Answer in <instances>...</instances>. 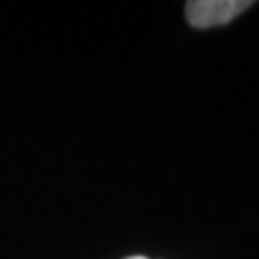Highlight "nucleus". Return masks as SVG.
I'll return each instance as SVG.
<instances>
[{"mask_svg": "<svg viewBox=\"0 0 259 259\" xmlns=\"http://www.w3.org/2000/svg\"><path fill=\"white\" fill-rule=\"evenodd\" d=\"M127 259H147V257H127Z\"/></svg>", "mask_w": 259, "mask_h": 259, "instance_id": "nucleus-2", "label": "nucleus"}, {"mask_svg": "<svg viewBox=\"0 0 259 259\" xmlns=\"http://www.w3.org/2000/svg\"><path fill=\"white\" fill-rule=\"evenodd\" d=\"M247 8L250 0H192L185 5V17L194 29H211L233 22Z\"/></svg>", "mask_w": 259, "mask_h": 259, "instance_id": "nucleus-1", "label": "nucleus"}]
</instances>
